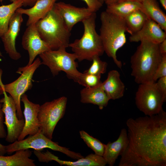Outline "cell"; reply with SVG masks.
<instances>
[{"label":"cell","instance_id":"1","mask_svg":"<svg viewBox=\"0 0 166 166\" xmlns=\"http://www.w3.org/2000/svg\"><path fill=\"white\" fill-rule=\"evenodd\" d=\"M127 143L118 166H166V112L126 121Z\"/></svg>","mask_w":166,"mask_h":166},{"label":"cell","instance_id":"42","mask_svg":"<svg viewBox=\"0 0 166 166\" xmlns=\"http://www.w3.org/2000/svg\"><path fill=\"white\" fill-rule=\"evenodd\" d=\"M2 56L0 50V57H2Z\"/></svg>","mask_w":166,"mask_h":166},{"label":"cell","instance_id":"24","mask_svg":"<svg viewBox=\"0 0 166 166\" xmlns=\"http://www.w3.org/2000/svg\"><path fill=\"white\" fill-rule=\"evenodd\" d=\"M140 2L132 1H125L107 5L106 11L124 18L133 11L141 9Z\"/></svg>","mask_w":166,"mask_h":166},{"label":"cell","instance_id":"22","mask_svg":"<svg viewBox=\"0 0 166 166\" xmlns=\"http://www.w3.org/2000/svg\"><path fill=\"white\" fill-rule=\"evenodd\" d=\"M9 156L0 155V166H35L34 160L30 158L32 152L29 149L16 151Z\"/></svg>","mask_w":166,"mask_h":166},{"label":"cell","instance_id":"32","mask_svg":"<svg viewBox=\"0 0 166 166\" xmlns=\"http://www.w3.org/2000/svg\"><path fill=\"white\" fill-rule=\"evenodd\" d=\"M2 104L0 103V138H6L7 133L5 128L4 121V113L2 110Z\"/></svg>","mask_w":166,"mask_h":166},{"label":"cell","instance_id":"34","mask_svg":"<svg viewBox=\"0 0 166 166\" xmlns=\"http://www.w3.org/2000/svg\"><path fill=\"white\" fill-rule=\"evenodd\" d=\"M160 51L162 54H166V39L159 44Z\"/></svg>","mask_w":166,"mask_h":166},{"label":"cell","instance_id":"20","mask_svg":"<svg viewBox=\"0 0 166 166\" xmlns=\"http://www.w3.org/2000/svg\"><path fill=\"white\" fill-rule=\"evenodd\" d=\"M101 86L110 100L119 99L124 96L125 85L117 70L109 72L106 79L101 83Z\"/></svg>","mask_w":166,"mask_h":166},{"label":"cell","instance_id":"39","mask_svg":"<svg viewBox=\"0 0 166 166\" xmlns=\"http://www.w3.org/2000/svg\"><path fill=\"white\" fill-rule=\"evenodd\" d=\"M164 9L166 10V0H159Z\"/></svg>","mask_w":166,"mask_h":166},{"label":"cell","instance_id":"11","mask_svg":"<svg viewBox=\"0 0 166 166\" xmlns=\"http://www.w3.org/2000/svg\"><path fill=\"white\" fill-rule=\"evenodd\" d=\"M3 88L4 97L0 99V103L2 104V109L5 116L4 123L7 129L5 140L11 143L17 140L18 138L23 129L25 120L24 118H18L14 100L11 96L7 95L3 88Z\"/></svg>","mask_w":166,"mask_h":166},{"label":"cell","instance_id":"26","mask_svg":"<svg viewBox=\"0 0 166 166\" xmlns=\"http://www.w3.org/2000/svg\"><path fill=\"white\" fill-rule=\"evenodd\" d=\"M148 18L140 9L133 11L124 18L127 32L130 35L137 32L142 27Z\"/></svg>","mask_w":166,"mask_h":166},{"label":"cell","instance_id":"28","mask_svg":"<svg viewBox=\"0 0 166 166\" xmlns=\"http://www.w3.org/2000/svg\"><path fill=\"white\" fill-rule=\"evenodd\" d=\"M92 61L90 66L83 73L101 76L106 72L108 64L106 62L101 60L99 56H95Z\"/></svg>","mask_w":166,"mask_h":166},{"label":"cell","instance_id":"9","mask_svg":"<svg viewBox=\"0 0 166 166\" xmlns=\"http://www.w3.org/2000/svg\"><path fill=\"white\" fill-rule=\"evenodd\" d=\"M42 61L37 58L29 66L19 67L16 73L21 74L20 76L16 80L10 83L3 84L5 91L8 93L14 100L17 107V113L18 118H24L21 105L22 96L32 88V79L33 75Z\"/></svg>","mask_w":166,"mask_h":166},{"label":"cell","instance_id":"37","mask_svg":"<svg viewBox=\"0 0 166 166\" xmlns=\"http://www.w3.org/2000/svg\"><path fill=\"white\" fill-rule=\"evenodd\" d=\"M118 0H103L104 2H105L107 5H108L116 3L118 1Z\"/></svg>","mask_w":166,"mask_h":166},{"label":"cell","instance_id":"10","mask_svg":"<svg viewBox=\"0 0 166 166\" xmlns=\"http://www.w3.org/2000/svg\"><path fill=\"white\" fill-rule=\"evenodd\" d=\"M67 99L62 96L40 105L38 118L42 132L52 140L54 129L65 114Z\"/></svg>","mask_w":166,"mask_h":166},{"label":"cell","instance_id":"27","mask_svg":"<svg viewBox=\"0 0 166 166\" xmlns=\"http://www.w3.org/2000/svg\"><path fill=\"white\" fill-rule=\"evenodd\" d=\"M79 133L81 138L83 140L87 146L94 152L95 154L103 156L105 144L84 130L80 131Z\"/></svg>","mask_w":166,"mask_h":166},{"label":"cell","instance_id":"18","mask_svg":"<svg viewBox=\"0 0 166 166\" xmlns=\"http://www.w3.org/2000/svg\"><path fill=\"white\" fill-rule=\"evenodd\" d=\"M127 143V131L122 129L117 139L113 142H109L105 145L102 156L107 164L113 166L119 156H121L125 149Z\"/></svg>","mask_w":166,"mask_h":166},{"label":"cell","instance_id":"6","mask_svg":"<svg viewBox=\"0 0 166 166\" xmlns=\"http://www.w3.org/2000/svg\"><path fill=\"white\" fill-rule=\"evenodd\" d=\"M42 63L48 66L54 76L61 71L66 74L68 78L77 81L81 73L77 69L78 65L75 54L67 52L65 49L49 50L39 55Z\"/></svg>","mask_w":166,"mask_h":166},{"label":"cell","instance_id":"14","mask_svg":"<svg viewBox=\"0 0 166 166\" xmlns=\"http://www.w3.org/2000/svg\"><path fill=\"white\" fill-rule=\"evenodd\" d=\"M21 14L15 12L10 20L7 31L1 37L5 50L12 59L17 60L21 57L16 48V38L20 30L23 19Z\"/></svg>","mask_w":166,"mask_h":166},{"label":"cell","instance_id":"16","mask_svg":"<svg viewBox=\"0 0 166 166\" xmlns=\"http://www.w3.org/2000/svg\"><path fill=\"white\" fill-rule=\"evenodd\" d=\"M166 39V33L155 21L148 18L142 27L138 31L130 35L131 42H138L145 40L159 44Z\"/></svg>","mask_w":166,"mask_h":166},{"label":"cell","instance_id":"43","mask_svg":"<svg viewBox=\"0 0 166 166\" xmlns=\"http://www.w3.org/2000/svg\"><path fill=\"white\" fill-rule=\"evenodd\" d=\"M10 1V2H13L16 0H9Z\"/></svg>","mask_w":166,"mask_h":166},{"label":"cell","instance_id":"41","mask_svg":"<svg viewBox=\"0 0 166 166\" xmlns=\"http://www.w3.org/2000/svg\"><path fill=\"white\" fill-rule=\"evenodd\" d=\"M102 4L104 3L103 0H98Z\"/></svg>","mask_w":166,"mask_h":166},{"label":"cell","instance_id":"29","mask_svg":"<svg viewBox=\"0 0 166 166\" xmlns=\"http://www.w3.org/2000/svg\"><path fill=\"white\" fill-rule=\"evenodd\" d=\"M101 76L81 73L77 83L85 87H92L100 84Z\"/></svg>","mask_w":166,"mask_h":166},{"label":"cell","instance_id":"23","mask_svg":"<svg viewBox=\"0 0 166 166\" xmlns=\"http://www.w3.org/2000/svg\"><path fill=\"white\" fill-rule=\"evenodd\" d=\"M141 10L149 18L157 23L166 32V15L160 8L157 0H143Z\"/></svg>","mask_w":166,"mask_h":166},{"label":"cell","instance_id":"3","mask_svg":"<svg viewBox=\"0 0 166 166\" xmlns=\"http://www.w3.org/2000/svg\"><path fill=\"white\" fill-rule=\"evenodd\" d=\"M100 19L101 24L99 34L104 52L121 69L122 63L117 59L116 53L126 42L127 29L124 19L105 10L101 14Z\"/></svg>","mask_w":166,"mask_h":166},{"label":"cell","instance_id":"40","mask_svg":"<svg viewBox=\"0 0 166 166\" xmlns=\"http://www.w3.org/2000/svg\"><path fill=\"white\" fill-rule=\"evenodd\" d=\"M143 0H118L117 2H122V1H136V2L141 3Z\"/></svg>","mask_w":166,"mask_h":166},{"label":"cell","instance_id":"5","mask_svg":"<svg viewBox=\"0 0 166 166\" xmlns=\"http://www.w3.org/2000/svg\"><path fill=\"white\" fill-rule=\"evenodd\" d=\"M96 12L82 21L84 31L82 37L70 43L69 47L71 48L77 60L79 61L84 60L92 61L95 56L100 57L104 50L100 34L96 29Z\"/></svg>","mask_w":166,"mask_h":166},{"label":"cell","instance_id":"38","mask_svg":"<svg viewBox=\"0 0 166 166\" xmlns=\"http://www.w3.org/2000/svg\"><path fill=\"white\" fill-rule=\"evenodd\" d=\"M3 85L2 81V77H0V96L3 93Z\"/></svg>","mask_w":166,"mask_h":166},{"label":"cell","instance_id":"4","mask_svg":"<svg viewBox=\"0 0 166 166\" xmlns=\"http://www.w3.org/2000/svg\"><path fill=\"white\" fill-rule=\"evenodd\" d=\"M35 26L41 38L51 50L66 49L69 47L71 31L54 6Z\"/></svg>","mask_w":166,"mask_h":166},{"label":"cell","instance_id":"7","mask_svg":"<svg viewBox=\"0 0 166 166\" xmlns=\"http://www.w3.org/2000/svg\"><path fill=\"white\" fill-rule=\"evenodd\" d=\"M7 153L11 154L16 151L30 148L41 151L45 148L62 152L69 157L77 160L84 157L81 154L70 150L69 148L59 145L57 142L52 141L40 131L36 134L29 136L21 140H17L6 145Z\"/></svg>","mask_w":166,"mask_h":166},{"label":"cell","instance_id":"30","mask_svg":"<svg viewBox=\"0 0 166 166\" xmlns=\"http://www.w3.org/2000/svg\"><path fill=\"white\" fill-rule=\"evenodd\" d=\"M165 76H166V54L163 55L154 76V81L156 82L160 78Z\"/></svg>","mask_w":166,"mask_h":166},{"label":"cell","instance_id":"12","mask_svg":"<svg viewBox=\"0 0 166 166\" xmlns=\"http://www.w3.org/2000/svg\"><path fill=\"white\" fill-rule=\"evenodd\" d=\"M27 27L22 37V45L29 54V60L26 65L28 66L38 55L51 49L48 44L41 38L35 24Z\"/></svg>","mask_w":166,"mask_h":166},{"label":"cell","instance_id":"21","mask_svg":"<svg viewBox=\"0 0 166 166\" xmlns=\"http://www.w3.org/2000/svg\"><path fill=\"white\" fill-rule=\"evenodd\" d=\"M101 83L95 87L82 89L80 93L81 102L96 105L101 110L106 107L110 99L102 88Z\"/></svg>","mask_w":166,"mask_h":166},{"label":"cell","instance_id":"25","mask_svg":"<svg viewBox=\"0 0 166 166\" xmlns=\"http://www.w3.org/2000/svg\"><path fill=\"white\" fill-rule=\"evenodd\" d=\"M22 6V0H16L9 4L0 6V38L7 30L13 14Z\"/></svg>","mask_w":166,"mask_h":166},{"label":"cell","instance_id":"2","mask_svg":"<svg viewBox=\"0 0 166 166\" xmlns=\"http://www.w3.org/2000/svg\"><path fill=\"white\" fill-rule=\"evenodd\" d=\"M130 59L131 75L138 84L155 82L154 76L163 57L159 44L143 40Z\"/></svg>","mask_w":166,"mask_h":166},{"label":"cell","instance_id":"13","mask_svg":"<svg viewBox=\"0 0 166 166\" xmlns=\"http://www.w3.org/2000/svg\"><path fill=\"white\" fill-rule=\"evenodd\" d=\"M21 101L24 105L25 124L18 140H22L27 136L34 135L41 131L38 117L40 105L30 101L25 93L22 96Z\"/></svg>","mask_w":166,"mask_h":166},{"label":"cell","instance_id":"8","mask_svg":"<svg viewBox=\"0 0 166 166\" xmlns=\"http://www.w3.org/2000/svg\"><path fill=\"white\" fill-rule=\"evenodd\" d=\"M166 100L156 82L140 84L135 94L136 106L145 116L159 113Z\"/></svg>","mask_w":166,"mask_h":166},{"label":"cell","instance_id":"35","mask_svg":"<svg viewBox=\"0 0 166 166\" xmlns=\"http://www.w3.org/2000/svg\"><path fill=\"white\" fill-rule=\"evenodd\" d=\"M38 0H22L23 6H32Z\"/></svg>","mask_w":166,"mask_h":166},{"label":"cell","instance_id":"36","mask_svg":"<svg viewBox=\"0 0 166 166\" xmlns=\"http://www.w3.org/2000/svg\"><path fill=\"white\" fill-rule=\"evenodd\" d=\"M6 153V145L0 143V155H4Z\"/></svg>","mask_w":166,"mask_h":166},{"label":"cell","instance_id":"19","mask_svg":"<svg viewBox=\"0 0 166 166\" xmlns=\"http://www.w3.org/2000/svg\"><path fill=\"white\" fill-rule=\"evenodd\" d=\"M44 158L45 161L48 163L54 160L60 165L69 166H105L107 163L102 156L95 153H91L77 160L76 161H68L59 159L58 157L47 150L44 152Z\"/></svg>","mask_w":166,"mask_h":166},{"label":"cell","instance_id":"31","mask_svg":"<svg viewBox=\"0 0 166 166\" xmlns=\"http://www.w3.org/2000/svg\"><path fill=\"white\" fill-rule=\"evenodd\" d=\"M87 5V7L96 12L102 6V4L98 0H82Z\"/></svg>","mask_w":166,"mask_h":166},{"label":"cell","instance_id":"33","mask_svg":"<svg viewBox=\"0 0 166 166\" xmlns=\"http://www.w3.org/2000/svg\"><path fill=\"white\" fill-rule=\"evenodd\" d=\"M156 83L162 93L166 97V76L160 78Z\"/></svg>","mask_w":166,"mask_h":166},{"label":"cell","instance_id":"17","mask_svg":"<svg viewBox=\"0 0 166 166\" xmlns=\"http://www.w3.org/2000/svg\"><path fill=\"white\" fill-rule=\"evenodd\" d=\"M57 0H38L30 8H18L16 12L24 14L28 16L26 26L35 24L40 20L44 17L53 8Z\"/></svg>","mask_w":166,"mask_h":166},{"label":"cell","instance_id":"15","mask_svg":"<svg viewBox=\"0 0 166 166\" xmlns=\"http://www.w3.org/2000/svg\"><path fill=\"white\" fill-rule=\"evenodd\" d=\"M54 6L70 31L76 24L82 22L95 12L88 7H77L61 2H56Z\"/></svg>","mask_w":166,"mask_h":166}]
</instances>
